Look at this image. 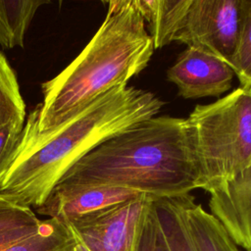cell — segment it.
Returning <instances> with one entry per match:
<instances>
[{"label":"cell","mask_w":251,"mask_h":251,"mask_svg":"<svg viewBox=\"0 0 251 251\" xmlns=\"http://www.w3.org/2000/svg\"><path fill=\"white\" fill-rule=\"evenodd\" d=\"M75 243V235L61 221L48 218L31 233L8 244L0 251H70Z\"/></svg>","instance_id":"cell-14"},{"label":"cell","mask_w":251,"mask_h":251,"mask_svg":"<svg viewBox=\"0 0 251 251\" xmlns=\"http://www.w3.org/2000/svg\"><path fill=\"white\" fill-rule=\"evenodd\" d=\"M140 195L143 194L122 188L59 182L35 211L65 223Z\"/></svg>","instance_id":"cell-8"},{"label":"cell","mask_w":251,"mask_h":251,"mask_svg":"<svg viewBox=\"0 0 251 251\" xmlns=\"http://www.w3.org/2000/svg\"><path fill=\"white\" fill-rule=\"evenodd\" d=\"M184 210L197 251H242L224 226L190 193L184 195Z\"/></svg>","instance_id":"cell-12"},{"label":"cell","mask_w":251,"mask_h":251,"mask_svg":"<svg viewBox=\"0 0 251 251\" xmlns=\"http://www.w3.org/2000/svg\"><path fill=\"white\" fill-rule=\"evenodd\" d=\"M240 14L241 0H190L175 41L229 65L237 43Z\"/></svg>","instance_id":"cell-6"},{"label":"cell","mask_w":251,"mask_h":251,"mask_svg":"<svg viewBox=\"0 0 251 251\" xmlns=\"http://www.w3.org/2000/svg\"><path fill=\"white\" fill-rule=\"evenodd\" d=\"M229 66L240 87L251 89V0H241L238 38Z\"/></svg>","instance_id":"cell-17"},{"label":"cell","mask_w":251,"mask_h":251,"mask_svg":"<svg viewBox=\"0 0 251 251\" xmlns=\"http://www.w3.org/2000/svg\"><path fill=\"white\" fill-rule=\"evenodd\" d=\"M59 182L122 188L152 198L190 193L200 181L186 120L161 116L140 122L95 147Z\"/></svg>","instance_id":"cell-2"},{"label":"cell","mask_w":251,"mask_h":251,"mask_svg":"<svg viewBox=\"0 0 251 251\" xmlns=\"http://www.w3.org/2000/svg\"><path fill=\"white\" fill-rule=\"evenodd\" d=\"M138 251H158V231L156 219L152 209V199L146 215Z\"/></svg>","instance_id":"cell-19"},{"label":"cell","mask_w":251,"mask_h":251,"mask_svg":"<svg viewBox=\"0 0 251 251\" xmlns=\"http://www.w3.org/2000/svg\"><path fill=\"white\" fill-rule=\"evenodd\" d=\"M49 3L47 0L0 1V45L8 49L23 47L35 13Z\"/></svg>","instance_id":"cell-13"},{"label":"cell","mask_w":251,"mask_h":251,"mask_svg":"<svg viewBox=\"0 0 251 251\" xmlns=\"http://www.w3.org/2000/svg\"><path fill=\"white\" fill-rule=\"evenodd\" d=\"M162 102L150 91L118 86L47 131L25 120L0 195L18 205L38 208L65 174L106 140L155 117Z\"/></svg>","instance_id":"cell-1"},{"label":"cell","mask_w":251,"mask_h":251,"mask_svg":"<svg viewBox=\"0 0 251 251\" xmlns=\"http://www.w3.org/2000/svg\"><path fill=\"white\" fill-rule=\"evenodd\" d=\"M209 208L233 241L246 250L251 224V165L240 176L210 193Z\"/></svg>","instance_id":"cell-9"},{"label":"cell","mask_w":251,"mask_h":251,"mask_svg":"<svg viewBox=\"0 0 251 251\" xmlns=\"http://www.w3.org/2000/svg\"><path fill=\"white\" fill-rule=\"evenodd\" d=\"M24 125L13 124L0 128V186L14 159Z\"/></svg>","instance_id":"cell-18"},{"label":"cell","mask_w":251,"mask_h":251,"mask_svg":"<svg viewBox=\"0 0 251 251\" xmlns=\"http://www.w3.org/2000/svg\"><path fill=\"white\" fill-rule=\"evenodd\" d=\"M245 251H251V224H250V229H249V238H248V247Z\"/></svg>","instance_id":"cell-21"},{"label":"cell","mask_w":251,"mask_h":251,"mask_svg":"<svg viewBox=\"0 0 251 251\" xmlns=\"http://www.w3.org/2000/svg\"><path fill=\"white\" fill-rule=\"evenodd\" d=\"M200 188L211 193L251 165V89L238 87L187 117Z\"/></svg>","instance_id":"cell-4"},{"label":"cell","mask_w":251,"mask_h":251,"mask_svg":"<svg viewBox=\"0 0 251 251\" xmlns=\"http://www.w3.org/2000/svg\"><path fill=\"white\" fill-rule=\"evenodd\" d=\"M25 103L16 72L0 50V128L13 124L25 125Z\"/></svg>","instance_id":"cell-15"},{"label":"cell","mask_w":251,"mask_h":251,"mask_svg":"<svg viewBox=\"0 0 251 251\" xmlns=\"http://www.w3.org/2000/svg\"><path fill=\"white\" fill-rule=\"evenodd\" d=\"M234 75L228 64L191 47L184 49L167 72L168 80L185 99L219 96L230 89Z\"/></svg>","instance_id":"cell-7"},{"label":"cell","mask_w":251,"mask_h":251,"mask_svg":"<svg viewBox=\"0 0 251 251\" xmlns=\"http://www.w3.org/2000/svg\"><path fill=\"white\" fill-rule=\"evenodd\" d=\"M71 229V228H70ZM72 230V229H71ZM73 231V230H72ZM73 233H74V235H75V243H74V245H73V247H72V249L70 250V251H90L89 249H88V247L80 240V238L73 231Z\"/></svg>","instance_id":"cell-20"},{"label":"cell","mask_w":251,"mask_h":251,"mask_svg":"<svg viewBox=\"0 0 251 251\" xmlns=\"http://www.w3.org/2000/svg\"><path fill=\"white\" fill-rule=\"evenodd\" d=\"M151 199L143 194L64 224L90 251H138Z\"/></svg>","instance_id":"cell-5"},{"label":"cell","mask_w":251,"mask_h":251,"mask_svg":"<svg viewBox=\"0 0 251 251\" xmlns=\"http://www.w3.org/2000/svg\"><path fill=\"white\" fill-rule=\"evenodd\" d=\"M149 29L154 49L175 41L190 0H134Z\"/></svg>","instance_id":"cell-11"},{"label":"cell","mask_w":251,"mask_h":251,"mask_svg":"<svg viewBox=\"0 0 251 251\" xmlns=\"http://www.w3.org/2000/svg\"><path fill=\"white\" fill-rule=\"evenodd\" d=\"M184 195L152 199L158 235L166 251H197L186 221Z\"/></svg>","instance_id":"cell-10"},{"label":"cell","mask_w":251,"mask_h":251,"mask_svg":"<svg viewBox=\"0 0 251 251\" xmlns=\"http://www.w3.org/2000/svg\"><path fill=\"white\" fill-rule=\"evenodd\" d=\"M154 50L134 0L109 1L96 33L60 74L41 83L42 102L25 120L40 132L55 128L100 95L126 85Z\"/></svg>","instance_id":"cell-3"},{"label":"cell","mask_w":251,"mask_h":251,"mask_svg":"<svg viewBox=\"0 0 251 251\" xmlns=\"http://www.w3.org/2000/svg\"><path fill=\"white\" fill-rule=\"evenodd\" d=\"M40 220L31 208L18 205L0 195V249L31 233Z\"/></svg>","instance_id":"cell-16"},{"label":"cell","mask_w":251,"mask_h":251,"mask_svg":"<svg viewBox=\"0 0 251 251\" xmlns=\"http://www.w3.org/2000/svg\"><path fill=\"white\" fill-rule=\"evenodd\" d=\"M153 213H154V212H153ZM157 231H158V229H157ZM158 251H166L165 248H164V246H163V244H162V242L160 241L159 235H158Z\"/></svg>","instance_id":"cell-22"}]
</instances>
